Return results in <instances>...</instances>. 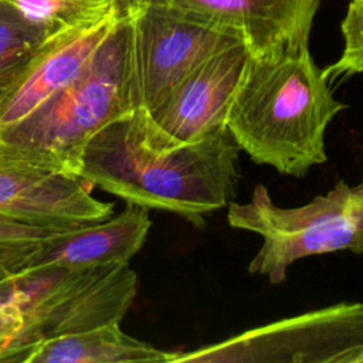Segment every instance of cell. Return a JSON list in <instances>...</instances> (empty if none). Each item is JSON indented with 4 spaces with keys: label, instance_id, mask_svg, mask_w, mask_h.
<instances>
[{
    "label": "cell",
    "instance_id": "cell-1",
    "mask_svg": "<svg viewBox=\"0 0 363 363\" xmlns=\"http://www.w3.org/2000/svg\"><path fill=\"white\" fill-rule=\"evenodd\" d=\"M240 147L227 128L163 147L152 140L143 109L112 121L88 142L79 177L126 203L174 213L196 227L237 191Z\"/></svg>",
    "mask_w": 363,
    "mask_h": 363
},
{
    "label": "cell",
    "instance_id": "cell-2",
    "mask_svg": "<svg viewBox=\"0 0 363 363\" xmlns=\"http://www.w3.org/2000/svg\"><path fill=\"white\" fill-rule=\"evenodd\" d=\"M346 108L309 47L268 58L251 55L228 108L227 129L252 162L302 177L328 160L326 128Z\"/></svg>",
    "mask_w": 363,
    "mask_h": 363
},
{
    "label": "cell",
    "instance_id": "cell-3",
    "mask_svg": "<svg viewBox=\"0 0 363 363\" xmlns=\"http://www.w3.org/2000/svg\"><path fill=\"white\" fill-rule=\"evenodd\" d=\"M135 109L132 26L123 11L81 74L30 116L0 132V142L38 166L79 177L88 142Z\"/></svg>",
    "mask_w": 363,
    "mask_h": 363
},
{
    "label": "cell",
    "instance_id": "cell-4",
    "mask_svg": "<svg viewBox=\"0 0 363 363\" xmlns=\"http://www.w3.org/2000/svg\"><path fill=\"white\" fill-rule=\"evenodd\" d=\"M230 227L258 234L262 245L248 272L282 284L298 259L337 251L363 252V180L349 186L339 180L325 194L299 207L277 206L268 189L257 184L247 203L231 201Z\"/></svg>",
    "mask_w": 363,
    "mask_h": 363
},
{
    "label": "cell",
    "instance_id": "cell-5",
    "mask_svg": "<svg viewBox=\"0 0 363 363\" xmlns=\"http://www.w3.org/2000/svg\"><path fill=\"white\" fill-rule=\"evenodd\" d=\"M33 350L43 340L121 323L138 292L129 262L24 269L10 278Z\"/></svg>",
    "mask_w": 363,
    "mask_h": 363
},
{
    "label": "cell",
    "instance_id": "cell-6",
    "mask_svg": "<svg viewBox=\"0 0 363 363\" xmlns=\"http://www.w3.org/2000/svg\"><path fill=\"white\" fill-rule=\"evenodd\" d=\"M172 363H363V302H340L247 329Z\"/></svg>",
    "mask_w": 363,
    "mask_h": 363
},
{
    "label": "cell",
    "instance_id": "cell-7",
    "mask_svg": "<svg viewBox=\"0 0 363 363\" xmlns=\"http://www.w3.org/2000/svg\"><path fill=\"white\" fill-rule=\"evenodd\" d=\"M132 26V81L136 109L150 112L194 67L242 41L179 9L142 4L125 10Z\"/></svg>",
    "mask_w": 363,
    "mask_h": 363
},
{
    "label": "cell",
    "instance_id": "cell-8",
    "mask_svg": "<svg viewBox=\"0 0 363 363\" xmlns=\"http://www.w3.org/2000/svg\"><path fill=\"white\" fill-rule=\"evenodd\" d=\"M250 57L240 41L194 67L155 109L146 111L150 138L174 147L227 128L228 108Z\"/></svg>",
    "mask_w": 363,
    "mask_h": 363
},
{
    "label": "cell",
    "instance_id": "cell-9",
    "mask_svg": "<svg viewBox=\"0 0 363 363\" xmlns=\"http://www.w3.org/2000/svg\"><path fill=\"white\" fill-rule=\"evenodd\" d=\"M82 177L38 166L0 142V216L44 227H77L113 214Z\"/></svg>",
    "mask_w": 363,
    "mask_h": 363
},
{
    "label": "cell",
    "instance_id": "cell-10",
    "mask_svg": "<svg viewBox=\"0 0 363 363\" xmlns=\"http://www.w3.org/2000/svg\"><path fill=\"white\" fill-rule=\"evenodd\" d=\"M121 9L162 4L235 34L254 58L309 47L322 0H118Z\"/></svg>",
    "mask_w": 363,
    "mask_h": 363
},
{
    "label": "cell",
    "instance_id": "cell-11",
    "mask_svg": "<svg viewBox=\"0 0 363 363\" xmlns=\"http://www.w3.org/2000/svg\"><path fill=\"white\" fill-rule=\"evenodd\" d=\"M121 6L109 13L57 33L33 61L0 111V132L17 125L86 67L119 16Z\"/></svg>",
    "mask_w": 363,
    "mask_h": 363
},
{
    "label": "cell",
    "instance_id": "cell-12",
    "mask_svg": "<svg viewBox=\"0 0 363 363\" xmlns=\"http://www.w3.org/2000/svg\"><path fill=\"white\" fill-rule=\"evenodd\" d=\"M150 227L149 208L126 203L116 216L72 227L48 238L24 269L86 268L129 262L143 247Z\"/></svg>",
    "mask_w": 363,
    "mask_h": 363
},
{
    "label": "cell",
    "instance_id": "cell-13",
    "mask_svg": "<svg viewBox=\"0 0 363 363\" xmlns=\"http://www.w3.org/2000/svg\"><path fill=\"white\" fill-rule=\"evenodd\" d=\"M173 357L174 352L157 349L126 335L121 323H108L43 340L27 363H172Z\"/></svg>",
    "mask_w": 363,
    "mask_h": 363
},
{
    "label": "cell",
    "instance_id": "cell-14",
    "mask_svg": "<svg viewBox=\"0 0 363 363\" xmlns=\"http://www.w3.org/2000/svg\"><path fill=\"white\" fill-rule=\"evenodd\" d=\"M55 34L0 0V111L33 61Z\"/></svg>",
    "mask_w": 363,
    "mask_h": 363
},
{
    "label": "cell",
    "instance_id": "cell-15",
    "mask_svg": "<svg viewBox=\"0 0 363 363\" xmlns=\"http://www.w3.org/2000/svg\"><path fill=\"white\" fill-rule=\"evenodd\" d=\"M33 23L55 34L95 20L119 6L118 0H4Z\"/></svg>",
    "mask_w": 363,
    "mask_h": 363
},
{
    "label": "cell",
    "instance_id": "cell-16",
    "mask_svg": "<svg viewBox=\"0 0 363 363\" xmlns=\"http://www.w3.org/2000/svg\"><path fill=\"white\" fill-rule=\"evenodd\" d=\"M68 228L35 225L0 216V264L14 274L23 271L44 241Z\"/></svg>",
    "mask_w": 363,
    "mask_h": 363
},
{
    "label": "cell",
    "instance_id": "cell-17",
    "mask_svg": "<svg viewBox=\"0 0 363 363\" xmlns=\"http://www.w3.org/2000/svg\"><path fill=\"white\" fill-rule=\"evenodd\" d=\"M10 278L0 285V362L27 363L33 345L27 335L23 308L11 288Z\"/></svg>",
    "mask_w": 363,
    "mask_h": 363
},
{
    "label": "cell",
    "instance_id": "cell-18",
    "mask_svg": "<svg viewBox=\"0 0 363 363\" xmlns=\"http://www.w3.org/2000/svg\"><path fill=\"white\" fill-rule=\"evenodd\" d=\"M343 48L336 62L323 68L328 81L363 74V0H350L340 23Z\"/></svg>",
    "mask_w": 363,
    "mask_h": 363
},
{
    "label": "cell",
    "instance_id": "cell-19",
    "mask_svg": "<svg viewBox=\"0 0 363 363\" xmlns=\"http://www.w3.org/2000/svg\"><path fill=\"white\" fill-rule=\"evenodd\" d=\"M11 275H14V272H13L10 268H7V267H4V265L0 264V285H1L6 279H9Z\"/></svg>",
    "mask_w": 363,
    "mask_h": 363
}]
</instances>
